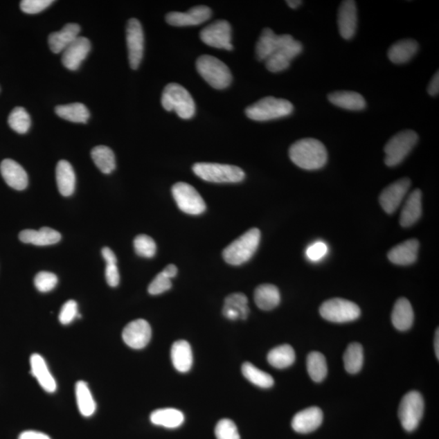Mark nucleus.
Listing matches in <instances>:
<instances>
[{
	"instance_id": "aec40b11",
	"label": "nucleus",
	"mask_w": 439,
	"mask_h": 439,
	"mask_svg": "<svg viewBox=\"0 0 439 439\" xmlns=\"http://www.w3.org/2000/svg\"><path fill=\"white\" fill-rule=\"evenodd\" d=\"M0 172L6 183L17 190H23L28 186L27 172L22 166L11 159H6L0 165Z\"/></svg>"
},
{
	"instance_id": "4be33fe9",
	"label": "nucleus",
	"mask_w": 439,
	"mask_h": 439,
	"mask_svg": "<svg viewBox=\"0 0 439 439\" xmlns=\"http://www.w3.org/2000/svg\"><path fill=\"white\" fill-rule=\"evenodd\" d=\"M422 193L419 189L411 192L406 199L400 214V223L402 227L408 228L414 225L422 217Z\"/></svg>"
},
{
	"instance_id": "7c9ffc66",
	"label": "nucleus",
	"mask_w": 439,
	"mask_h": 439,
	"mask_svg": "<svg viewBox=\"0 0 439 439\" xmlns=\"http://www.w3.org/2000/svg\"><path fill=\"white\" fill-rule=\"evenodd\" d=\"M60 193L65 197L72 195L75 190L76 176L71 163L67 161H60L55 170Z\"/></svg>"
},
{
	"instance_id": "864d4df0",
	"label": "nucleus",
	"mask_w": 439,
	"mask_h": 439,
	"mask_svg": "<svg viewBox=\"0 0 439 439\" xmlns=\"http://www.w3.org/2000/svg\"><path fill=\"white\" fill-rule=\"evenodd\" d=\"M428 93L432 96H436L439 92V73L438 71L434 74L431 82H429L428 89Z\"/></svg>"
},
{
	"instance_id": "a211bd4d",
	"label": "nucleus",
	"mask_w": 439,
	"mask_h": 439,
	"mask_svg": "<svg viewBox=\"0 0 439 439\" xmlns=\"http://www.w3.org/2000/svg\"><path fill=\"white\" fill-rule=\"evenodd\" d=\"M358 17L356 2L346 0L341 3L338 14V26L341 36L352 39L357 29Z\"/></svg>"
},
{
	"instance_id": "b1692460",
	"label": "nucleus",
	"mask_w": 439,
	"mask_h": 439,
	"mask_svg": "<svg viewBox=\"0 0 439 439\" xmlns=\"http://www.w3.org/2000/svg\"><path fill=\"white\" fill-rule=\"evenodd\" d=\"M81 27L75 23H69L62 30L53 33L48 37V44L53 53L58 54L68 48L74 40L78 38Z\"/></svg>"
},
{
	"instance_id": "49530a36",
	"label": "nucleus",
	"mask_w": 439,
	"mask_h": 439,
	"mask_svg": "<svg viewBox=\"0 0 439 439\" xmlns=\"http://www.w3.org/2000/svg\"><path fill=\"white\" fill-rule=\"evenodd\" d=\"M172 287L171 279L166 277L162 272L153 279L149 285L148 292L152 296L161 295L163 292L169 291Z\"/></svg>"
},
{
	"instance_id": "f704fd0d",
	"label": "nucleus",
	"mask_w": 439,
	"mask_h": 439,
	"mask_svg": "<svg viewBox=\"0 0 439 439\" xmlns=\"http://www.w3.org/2000/svg\"><path fill=\"white\" fill-rule=\"evenodd\" d=\"M55 111L60 118L74 123L86 124L90 118V111L81 102L57 106Z\"/></svg>"
},
{
	"instance_id": "2f4dec72",
	"label": "nucleus",
	"mask_w": 439,
	"mask_h": 439,
	"mask_svg": "<svg viewBox=\"0 0 439 439\" xmlns=\"http://www.w3.org/2000/svg\"><path fill=\"white\" fill-rule=\"evenodd\" d=\"M254 300L261 310L270 311L278 306L281 301L279 289L272 284H262L256 289Z\"/></svg>"
},
{
	"instance_id": "37998d69",
	"label": "nucleus",
	"mask_w": 439,
	"mask_h": 439,
	"mask_svg": "<svg viewBox=\"0 0 439 439\" xmlns=\"http://www.w3.org/2000/svg\"><path fill=\"white\" fill-rule=\"evenodd\" d=\"M135 252L145 258H152L156 255V244L150 236L140 235L134 240Z\"/></svg>"
},
{
	"instance_id": "9d476101",
	"label": "nucleus",
	"mask_w": 439,
	"mask_h": 439,
	"mask_svg": "<svg viewBox=\"0 0 439 439\" xmlns=\"http://www.w3.org/2000/svg\"><path fill=\"white\" fill-rule=\"evenodd\" d=\"M172 194L177 206L185 213L199 215L206 210L202 196L194 186L186 182H177L172 186Z\"/></svg>"
},
{
	"instance_id": "dca6fc26",
	"label": "nucleus",
	"mask_w": 439,
	"mask_h": 439,
	"mask_svg": "<svg viewBox=\"0 0 439 439\" xmlns=\"http://www.w3.org/2000/svg\"><path fill=\"white\" fill-rule=\"evenodd\" d=\"M212 16V10L207 6H196L186 12H172L165 17L168 24L172 26H199Z\"/></svg>"
},
{
	"instance_id": "3c124183",
	"label": "nucleus",
	"mask_w": 439,
	"mask_h": 439,
	"mask_svg": "<svg viewBox=\"0 0 439 439\" xmlns=\"http://www.w3.org/2000/svg\"><path fill=\"white\" fill-rule=\"evenodd\" d=\"M328 251V247L323 242H317L307 247V258L312 261H319L324 258Z\"/></svg>"
},
{
	"instance_id": "09e8293b",
	"label": "nucleus",
	"mask_w": 439,
	"mask_h": 439,
	"mask_svg": "<svg viewBox=\"0 0 439 439\" xmlns=\"http://www.w3.org/2000/svg\"><path fill=\"white\" fill-rule=\"evenodd\" d=\"M78 315V303L74 301H69L64 303L59 315L60 323L69 325L72 323Z\"/></svg>"
},
{
	"instance_id": "6e6552de",
	"label": "nucleus",
	"mask_w": 439,
	"mask_h": 439,
	"mask_svg": "<svg viewBox=\"0 0 439 439\" xmlns=\"http://www.w3.org/2000/svg\"><path fill=\"white\" fill-rule=\"evenodd\" d=\"M361 314V308L357 303L340 298H331L322 303L320 307L321 316L334 323L356 321Z\"/></svg>"
},
{
	"instance_id": "4c0bfd02",
	"label": "nucleus",
	"mask_w": 439,
	"mask_h": 439,
	"mask_svg": "<svg viewBox=\"0 0 439 439\" xmlns=\"http://www.w3.org/2000/svg\"><path fill=\"white\" fill-rule=\"evenodd\" d=\"M91 158L102 174H109L116 169L114 152L109 147L97 146L93 148Z\"/></svg>"
},
{
	"instance_id": "412c9836",
	"label": "nucleus",
	"mask_w": 439,
	"mask_h": 439,
	"mask_svg": "<svg viewBox=\"0 0 439 439\" xmlns=\"http://www.w3.org/2000/svg\"><path fill=\"white\" fill-rule=\"evenodd\" d=\"M289 35H277L275 33L266 28L260 36L256 46V57L260 62H265L275 51H277L285 42L287 40Z\"/></svg>"
},
{
	"instance_id": "f257e3e1",
	"label": "nucleus",
	"mask_w": 439,
	"mask_h": 439,
	"mask_svg": "<svg viewBox=\"0 0 439 439\" xmlns=\"http://www.w3.org/2000/svg\"><path fill=\"white\" fill-rule=\"evenodd\" d=\"M289 156L296 165L305 170H320L328 161L324 144L315 138L298 140L289 147Z\"/></svg>"
},
{
	"instance_id": "a18cd8bd",
	"label": "nucleus",
	"mask_w": 439,
	"mask_h": 439,
	"mask_svg": "<svg viewBox=\"0 0 439 439\" xmlns=\"http://www.w3.org/2000/svg\"><path fill=\"white\" fill-rule=\"evenodd\" d=\"M57 283L58 278L57 275L53 273L46 272V271L39 273L35 278V287L39 292L43 293L53 291V289L57 287Z\"/></svg>"
},
{
	"instance_id": "6e6d98bb",
	"label": "nucleus",
	"mask_w": 439,
	"mask_h": 439,
	"mask_svg": "<svg viewBox=\"0 0 439 439\" xmlns=\"http://www.w3.org/2000/svg\"><path fill=\"white\" fill-rule=\"evenodd\" d=\"M439 330L437 329L436 333V339H434V351H436V355L437 359H439Z\"/></svg>"
},
{
	"instance_id": "4468645a",
	"label": "nucleus",
	"mask_w": 439,
	"mask_h": 439,
	"mask_svg": "<svg viewBox=\"0 0 439 439\" xmlns=\"http://www.w3.org/2000/svg\"><path fill=\"white\" fill-rule=\"evenodd\" d=\"M411 186L409 179H401L382 191L379 203L386 213H394L400 206Z\"/></svg>"
},
{
	"instance_id": "de8ad7c7",
	"label": "nucleus",
	"mask_w": 439,
	"mask_h": 439,
	"mask_svg": "<svg viewBox=\"0 0 439 439\" xmlns=\"http://www.w3.org/2000/svg\"><path fill=\"white\" fill-rule=\"evenodd\" d=\"M53 3V0H23L21 9L27 14H37L44 11Z\"/></svg>"
},
{
	"instance_id": "c03bdc74",
	"label": "nucleus",
	"mask_w": 439,
	"mask_h": 439,
	"mask_svg": "<svg viewBox=\"0 0 439 439\" xmlns=\"http://www.w3.org/2000/svg\"><path fill=\"white\" fill-rule=\"evenodd\" d=\"M217 439H240L239 431L235 422L230 419H222L215 428Z\"/></svg>"
},
{
	"instance_id": "7ed1b4c3",
	"label": "nucleus",
	"mask_w": 439,
	"mask_h": 439,
	"mask_svg": "<svg viewBox=\"0 0 439 439\" xmlns=\"http://www.w3.org/2000/svg\"><path fill=\"white\" fill-rule=\"evenodd\" d=\"M161 104L166 111H175L180 118L189 120L195 114L192 96L186 88L177 83H170L163 91Z\"/></svg>"
},
{
	"instance_id": "a878e982",
	"label": "nucleus",
	"mask_w": 439,
	"mask_h": 439,
	"mask_svg": "<svg viewBox=\"0 0 439 439\" xmlns=\"http://www.w3.org/2000/svg\"><path fill=\"white\" fill-rule=\"evenodd\" d=\"M249 300L242 293H233L227 296L223 307V315L227 319L246 320L249 314Z\"/></svg>"
},
{
	"instance_id": "5701e85b",
	"label": "nucleus",
	"mask_w": 439,
	"mask_h": 439,
	"mask_svg": "<svg viewBox=\"0 0 439 439\" xmlns=\"http://www.w3.org/2000/svg\"><path fill=\"white\" fill-rule=\"evenodd\" d=\"M420 244L417 240H409L396 245L388 252L391 263L406 266L413 265L418 260Z\"/></svg>"
},
{
	"instance_id": "8fccbe9b",
	"label": "nucleus",
	"mask_w": 439,
	"mask_h": 439,
	"mask_svg": "<svg viewBox=\"0 0 439 439\" xmlns=\"http://www.w3.org/2000/svg\"><path fill=\"white\" fill-rule=\"evenodd\" d=\"M116 262H118V261H109V262H106V281L111 287H118L120 283V274Z\"/></svg>"
},
{
	"instance_id": "ddd939ff",
	"label": "nucleus",
	"mask_w": 439,
	"mask_h": 439,
	"mask_svg": "<svg viewBox=\"0 0 439 439\" xmlns=\"http://www.w3.org/2000/svg\"><path fill=\"white\" fill-rule=\"evenodd\" d=\"M126 43L130 67L137 69L143 57L144 34L141 23L135 18L130 19L126 27Z\"/></svg>"
},
{
	"instance_id": "c9c22d12",
	"label": "nucleus",
	"mask_w": 439,
	"mask_h": 439,
	"mask_svg": "<svg viewBox=\"0 0 439 439\" xmlns=\"http://www.w3.org/2000/svg\"><path fill=\"white\" fill-rule=\"evenodd\" d=\"M267 359L271 366L278 370H283L292 366L295 362L296 353L292 346L284 344L271 350Z\"/></svg>"
},
{
	"instance_id": "2eb2a0df",
	"label": "nucleus",
	"mask_w": 439,
	"mask_h": 439,
	"mask_svg": "<svg viewBox=\"0 0 439 439\" xmlns=\"http://www.w3.org/2000/svg\"><path fill=\"white\" fill-rule=\"evenodd\" d=\"M123 339L126 345L133 349H143L150 342L152 328L147 321L138 319L125 327Z\"/></svg>"
},
{
	"instance_id": "79ce46f5",
	"label": "nucleus",
	"mask_w": 439,
	"mask_h": 439,
	"mask_svg": "<svg viewBox=\"0 0 439 439\" xmlns=\"http://www.w3.org/2000/svg\"><path fill=\"white\" fill-rule=\"evenodd\" d=\"M8 125L14 132L26 134L30 128V116L24 107H17L8 116Z\"/></svg>"
},
{
	"instance_id": "9b49d317",
	"label": "nucleus",
	"mask_w": 439,
	"mask_h": 439,
	"mask_svg": "<svg viewBox=\"0 0 439 439\" xmlns=\"http://www.w3.org/2000/svg\"><path fill=\"white\" fill-rule=\"evenodd\" d=\"M303 51V45L292 35L280 48L265 60L266 68L272 73H279L287 69L292 60Z\"/></svg>"
},
{
	"instance_id": "c85d7f7f",
	"label": "nucleus",
	"mask_w": 439,
	"mask_h": 439,
	"mask_svg": "<svg viewBox=\"0 0 439 439\" xmlns=\"http://www.w3.org/2000/svg\"><path fill=\"white\" fill-rule=\"evenodd\" d=\"M171 359L177 371H190L193 364V353L190 343L185 340L177 341L172 346Z\"/></svg>"
},
{
	"instance_id": "f8f14e48",
	"label": "nucleus",
	"mask_w": 439,
	"mask_h": 439,
	"mask_svg": "<svg viewBox=\"0 0 439 439\" xmlns=\"http://www.w3.org/2000/svg\"><path fill=\"white\" fill-rule=\"evenodd\" d=\"M200 39L212 48L232 51V34L230 23L220 20L204 28L200 32Z\"/></svg>"
},
{
	"instance_id": "58836bf2",
	"label": "nucleus",
	"mask_w": 439,
	"mask_h": 439,
	"mask_svg": "<svg viewBox=\"0 0 439 439\" xmlns=\"http://www.w3.org/2000/svg\"><path fill=\"white\" fill-rule=\"evenodd\" d=\"M242 375L252 384L260 387V388L268 389L274 384V380L272 376L269 373L259 370L254 364L249 362H245L242 366Z\"/></svg>"
},
{
	"instance_id": "20e7f679",
	"label": "nucleus",
	"mask_w": 439,
	"mask_h": 439,
	"mask_svg": "<svg viewBox=\"0 0 439 439\" xmlns=\"http://www.w3.org/2000/svg\"><path fill=\"white\" fill-rule=\"evenodd\" d=\"M293 111L294 106L291 102L269 96L247 107L245 113L247 118L251 120L269 121L286 118L291 115Z\"/></svg>"
},
{
	"instance_id": "5fc2aeb1",
	"label": "nucleus",
	"mask_w": 439,
	"mask_h": 439,
	"mask_svg": "<svg viewBox=\"0 0 439 439\" xmlns=\"http://www.w3.org/2000/svg\"><path fill=\"white\" fill-rule=\"evenodd\" d=\"M162 273L165 274L166 277L171 279L177 276V268L174 265H169L162 271Z\"/></svg>"
},
{
	"instance_id": "0eeeda50",
	"label": "nucleus",
	"mask_w": 439,
	"mask_h": 439,
	"mask_svg": "<svg viewBox=\"0 0 439 439\" xmlns=\"http://www.w3.org/2000/svg\"><path fill=\"white\" fill-rule=\"evenodd\" d=\"M418 142V135L413 130H404L394 135L384 147L386 165L389 167L399 165Z\"/></svg>"
},
{
	"instance_id": "f3484780",
	"label": "nucleus",
	"mask_w": 439,
	"mask_h": 439,
	"mask_svg": "<svg viewBox=\"0 0 439 439\" xmlns=\"http://www.w3.org/2000/svg\"><path fill=\"white\" fill-rule=\"evenodd\" d=\"M91 49L90 40L85 37L79 36L66 49L63 51L62 62L64 66L75 71L83 60L87 57Z\"/></svg>"
},
{
	"instance_id": "6ab92c4d",
	"label": "nucleus",
	"mask_w": 439,
	"mask_h": 439,
	"mask_svg": "<svg viewBox=\"0 0 439 439\" xmlns=\"http://www.w3.org/2000/svg\"><path fill=\"white\" fill-rule=\"evenodd\" d=\"M323 422V413L321 409L311 407L303 409L295 415L292 427L297 433H310L316 431Z\"/></svg>"
},
{
	"instance_id": "603ef678",
	"label": "nucleus",
	"mask_w": 439,
	"mask_h": 439,
	"mask_svg": "<svg viewBox=\"0 0 439 439\" xmlns=\"http://www.w3.org/2000/svg\"><path fill=\"white\" fill-rule=\"evenodd\" d=\"M18 439H51V438L44 433L27 431L21 433Z\"/></svg>"
},
{
	"instance_id": "e433bc0d",
	"label": "nucleus",
	"mask_w": 439,
	"mask_h": 439,
	"mask_svg": "<svg viewBox=\"0 0 439 439\" xmlns=\"http://www.w3.org/2000/svg\"><path fill=\"white\" fill-rule=\"evenodd\" d=\"M75 393L79 412L83 417H91L96 413V404L87 382L79 381L75 387Z\"/></svg>"
},
{
	"instance_id": "f03ea898",
	"label": "nucleus",
	"mask_w": 439,
	"mask_h": 439,
	"mask_svg": "<svg viewBox=\"0 0 439 439\" xmlns=\"http://www.w3.org/2000/svg\"><path fill=\"white\" fill-rule=\"evenodd\" d=\"M261 233L256 228L251 229L223 251V258L231 265H241L249 261L258 251Z\"/></svg>"
},
{
	"instance_id": "72a5a7b5",
	"label": "nucleus",
	"mask_w": 439,
	"mask_h": 439,
	"mask_svg": "<svg viewBox=\"0 0 439 439\" xmlns=\"http://www.w3.org/2000/svg\"><path fill=\"white\" fill-rule=\"evenodd\" d=\"M152 424L168 429L179 428L183 424L185 418L181 411L175 409H162L154 411L150 415Z\"/></svg>"
},
{
	"instance_id": "cd10ccee",
	"label": "nucleus",
	"mask_w": 439,
	"mask_h": 439,
	"mask_svg": "<svg viewBox=\"0 0 439 439\" xmlns=\"http://www.w3.org/2000/svg\"><path fill=\"white\" fill-rule=\"evenodd\" d=\"M392 323L396 330H409L414 321V312L412 305L406 298H400L395 303L391 314Z\"/></svg>"
},
{
	"instance_id": "ea45409f",
	"label": "nucleus",
	"mask_w": 439,
	"mask_h": 439,
	"mask_svg": "<svg viewBox=\"0 0 439 439\" xmlns=\"http://www.w3.org/2000/svg\"><path fill=\"white\" fill-rule=\"evenodd\" d=\"M343 362L345 370L351 375L361 371L364 363L362 346L358 343L350 344L343 355Z\"/></svg>"
},
{
	"instance_id": "39448f33",
	"label": "nucleus",
	"mask_w": 439,
	"mask_h": 439,
	"mask_svg": "<svg viewBox=\"0 0 439 439\" xmlns=\"http://www.w3.org/2000/svg\"><path fill=\"white\" fill-rule=\"evenodd\" d=\"M199 75L210 86L217 90H222L231 85L232 74L227 65L213 55H201L196 62Z\"/></svg>"
},
{
	"instance_id": "423d86ee",
	"label": "nucleus",
	"mask_w": 439,
	"mask_h": 439,
	"mask_svg": "<svg viewBox=\"0 0 439 439\" xmlns=\"http://www.w3.org/2000/svg\"><path fill=\"white\" fill-rule=\"evenodd\" d=\"M193 171L201 179L215 183H237L245 179V172L240 167L222 163H195Z\"/></svg>"
},
{
	"instance_id": "c756f323",
	"label": "nucleus",
	"mask_w": 439,
	"mask_h": 439,
	"mask_svg": "<svg viewBox=\"0 0 439 439\" xmlns=\"http://www.w3.org/2000/svg\"><path fill=\"white\" fill-rule=\"evenodd\" d=\"M328 100L335 106L350 111H361L366 109L364 98L354 91H336L328 96Z\"/></svg>"
},
{
	"instance_id": "4d7b16f0",
	"label": "nucleus",
	"mask_w": 439,
	"mask_h": 439,
	"mask_svg": "<svg viewBox=\"0 0 439 439\" xmlns=\"http://www.w3.org/2000/svg\"><path fill=\"white\" fill-rule=\"evenodd\" d=\"M302 3L303 2L300 1V0H288V1H287V6L293 9L300 7Z\"/></svg>"
},
{
	"instance_id": "1a4fd4ad",
	"label": "nucleus",
	"mask_w": 439,
	"mask_h": 439,
	"mask_svg": "<svg viewBox=\"0 0 439 439\" xmlns=\"http://www.w3.org/2000/svg\"><path fill=\"white\" fill-rule=\"evenodd\" d=\"M424 413V400L418 391H410L402 399L399 418L406 431L413 432L419 426Z\"/></svg>"
},
{
	"instance_id": "473e14b6",
	"label": "nucleus",
	"mask_w": 439,
	"mask_h": 439,
	"mask_svg": "<svg viewBox=\"0 0 439 439\" xmlns=\"http://www.w3.org/2000/svg\"><path fill=\"white\" fill-rule=\"evenodd\" d=\"M418 49L417 41L403 39L392 45L387 55L392 63L401 64L409 62L418 53Z\"/></svg>"
},
{
	"instance_id": "bb28decb",
	"label": "nucleus",
	"mask_w": 439,
	"mask_h": 439,
	"mask_svg": "<svg viewBox=\"0 0 439 439\" xmlns=\"http://www.w3.org/2000/svg\"><path fill=\"white\" fill-rule=\"evenodd\" d=\"M19 240L24 244L48 246L57 244L62 240V235L53 229L43 227L39 231H22L19 233Z\"/></svg>"
},
{
	"instance_id": "a19ab883",
	"label": "nucleus",
	"mask_w": 439,
	"mask_h": 439,
	"mask_svg": "<svg viewBox=\"0 0 439 439\" xmlns=\"http://www.w3.org/2000/svg\"><path fill=\"white\" fill-rule=\"evenodd\" d=\"M307 368L312 380L321 382L327 376V364L323 355L319 352H312L307 358Z\"/></svg>"
},
{
	"instance_id": "393cba45",
	"label": "nucleus",
	"mask_w": 439,
	"mask_h": 439,
	"mask_svg": "<svg viewBox=\"0 0 439 439\" xmlns=\"http://www.w3.org/2000/svg\"><path fill=\"white\" fill-rule=\"evenodd\" d=\"M31 373L39 385L48 393H54L57 391V382L50 373L43 357L39 354H33L30 357Z\"/></svg>"
}]
</instances>
